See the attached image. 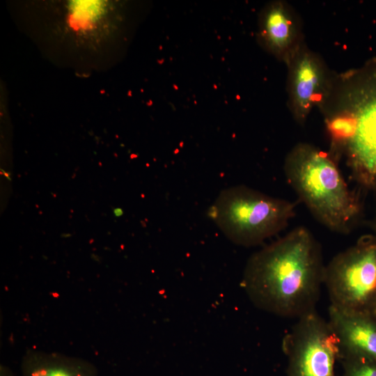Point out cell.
<instances>
[{"label": "cell", "mask_w": 376, "mask_h": 376, "mask_svg": "<svg viewBox=\"0 0 376 376\" xmlns=\"http://www.w3.org/2000/svg\"><path fill=\"white\" fill-rule=\"evenodd\" d=\"M288 104L295 120L304 125L310 113L328 94L335 72L304 42L285 63Z\"/></svg>", "instance_id": "cell-8"}, {"label": "cell", "mask_w": 376, "mask_h": 376, "mask_svg": "<svg viewBox=\"0 0 376 376\" xmlns=\"http://www.w3.org/2000/svg\"><path fill=\"white\" fill-rule=\"evenodd\" d=\"M282 349L288 357L287 376H336L340 341L315 310L297 319L283 338Z\"/></svg>", "instance_id": "cell-7"}, {"label": "cell", "mask_w": 376, "mask_h": 376, "mask_svg": "<svg viewBox=\"0 0 376 376\" xmlns=\"http://www.w3.org/2000/svg\"><path fill=\"white\" fill-rule=\"evenodd\" d=\"M324 268L320 243L298 226L249 258L242 284L258 308L298 319L315 310Z\"/></svg>", "instance_id": "cell-2"}, {"label": "cell", "mask_w": 376, "mask_h": 376, "mask_svg": "<svg viewBox=\"0 0 376 376\" xmlns=\"http://www.w3.org/2000/svg\"><path fill=\"white\" fill-rule=\"evenodd\" d=\"M329 140V153L346 158L354 180L376 190V58L335 73L320 104Z\"/></svg>", "instance_id": "cell-3"}, {"label": "cell", "mask_w": 376, "mask_h": 376, "mask_svg": "<svg viewBox=\"0 0 376 376\" xmlns=\"http://www.w3.org/2000/svg\"><path fill=\"white\" fill-rule=\"evenodd\" d=\"M0 376H15V375L8 367L1 364L0 366Z\"/></svg>", "instance_id": "cell-13"}, {"label": "cell", "mask_w": 376, "mask_h": 376, "mask_svg": "<svg viewBox=\"0 0 376 376\" xmlns=\"http://www.w3.org/2000/svg\"><path fill=\"white\" fill-rule=\"evenodd\" d=\"M283 171L299 200L318 221L332 232L351 233L361 218L362 203L328 152L299 143L287 154Z\"/></svg>", "instance_id": "cell-4"}, {"label": "cell", "mask_w": 376, "mask_h": 376, "mask_svg": "<svg viewBox=\"0 0 376 376\" xmlns=\"http://www.w3.org/2000/svg\"><path fill=\"white\" fill-rule=\"evenodd\" d=\"M22 376H98L96 367L85 359L31 349L22 357Z\"/></svg>", "instance_id": "cell-11"}, {"label": "cell", "mask_w": 376, "mask_h": 376, "mask_svg": "<svg viewBox=\"0 0 376 376\" xmlns=\"http://www.w3.org/2000/svg\"><path fill=\"white\" fill-rule=\"evenodd\" d=\"M258 38L267 52L285 64L305 42L299 15L285 1L269 3L260 15Z\"/></svg>", "instance_id": "cell-9"}, {"label": "cell", "mask_w": 376, "mask_h": 376, "mask_svg": "<svg viewBox=\"0 0 376 376\" xmlns=\"http://www.w3.org/2000/svg\"><path fill=\"white\" fill-rule=\"evenodd\" d=\"M370 228L373 230V234H374L376 236V214L370 222Z\"/></svg>", "instance_id": "cell-14"}, {"label": "cell", "mask_w": 376, "mask_h": 376, "mask_svg": "<svg viewBox=\"0 0 376 376\" xmlns=\"http://www.w3.org/2000/svg\"><path fill=\"white\" fill-rule=\"evenodd\" d=\"M370 313H372L373 315H374L375 316H376V299L373 304V306L371 308V311H370Z\"/></svg>", "instance_id": "cell-16"}, {"label": "cell", "mask_w": 376, "mask_h": 376, "mask_svg": "<svg viewBox=\"0 0 376 376\" xmlns=\"http://www.w3.org/2000/svg\"><path fill=\"white\" fill-rule=\"evenodd\" d=\"M297 203L244 185L224 189L209 216L233 243L251 246L283 230L295 215Z\"/></svg>", "instance_id": "cell-5"}, {"label": "cell", "mask_w": 376, "mask_h": 376, "mask_svg": "<svg viewBox=\"0 0 376 376\" xmlns=\"http://www.w3.org/2000/svg\"><path fill=\"white\" fill-rule=\"evenodd\" d=\"M3 174H4L5 175H6V177L8 178V179H9V180H10L11 179H10V176H9L10 174H9V173H8V174L6 173L4 171H3Z\"/></svg>", "instance_id": "cell-17"}, {"label": "cell", "mask_w": 376, "mask_h": 376, "mask_svg": "<svg viewBox=\"0 0 376 376\" xmlns=\"http://www.w3.org/2000/svg\"><path fill=\"white\" fill-rule=\"evenodd\" d=\"M113 212V214L117 217H120L123 213V210L120 207L114 208Z\"/></svg>", "instance_id": "cell-15"}, {"label": "cell", "mask_w": 376, "mask_h": 376, "mask_svg": "<svg viewBox=\"0 0 376 376\" xmlns=\"http://www.w3.org/2000/svg\"><path fill=\"white\" fill-rule=\"evenodd\" d=\"M331 306L370 313L376 299V236H361L325 265L324 283Z\"/></svg>", "instance_id": "cell-6"}, {"label": "cell", "mask_w": 376, "mask_h": 376, "mask_svg": "<svg viewBox=\"0 0 376 376\" xmlns=\"http://www.w3.org/2000/svg\"><path fill=\"white\" fill-rule=\"evenodd\" d=\"M328 314L340 350L362 354L376 361V316L370 313L345 311L331 305Z\"/></svg>", "instance_id": "cell-10"}, {"label": "cell", "mask_w": 376, "mask_h": 376, "mask_svg": "<svg viewBox=\"0 0 376 376\" xmlns=\"http://www.w3.org/2000/svg\"><path fill=\"white\" fill-rule=\"evenodd\" d=\"M125 3L115 1H26L15 19L52 63L79 72L102 71L114 64L126 22Z\"/></svg>", "instance_id": "cell-1"}, {"label": "cell", "mask_w": 376, "mask_h": 376, "mask_svg": "<svg viewBox=\"0 0 376 376\" xmlns=\"http://www.w3.org/2000/svg\"><path fill=\"white\" fill-rule=\"evenodd\" d=\"M343 376H376V361L362 354L340 350Z\"/></svg>", "instance_id": "cell-12"}]
</instances>
